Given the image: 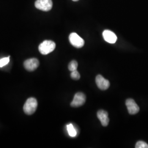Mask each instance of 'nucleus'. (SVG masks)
<instances>
[{"instance_id":"nucleus-1","label":"nucleus","mask_w":148,"mask_h":148,"mask_svg":"<svg viewBox=\"0 0 148 148\" xmlns=\"http://www.w3.org/2000/svg\"><path fill=\"white\" fill-rule=\"evenodd\" d=\"M56 48V43L51 40H45L38 46L40 52L43 55H47L51 53Z\"/></svg>"},{"instance_id":"nucleus-2","label":"nucleus","mask_w":148,"mask_h":148,"mask_svg":"<svg viewBox=\"0 0 148 148\" xmlns=\"http://www.w3.org/2000/svg\"><path fill=\"white\" fill-rule=\"evenodd\" d=\"M37 107V101L36 99L34 98H29L26 101L23 107V110L26 114L30 115L36 111Z\"/></svg>"},{"instance_id":"nucleus-3","label":"nucleus","mask_w":148,"mask_h":148,"mask_svg":"<svg viewBox=\"0 0 148 148\" xmlns=\"http://www.w3.org/2000/svg\"><path fill=\"white\" fill-rule=\"evenodd\" d=\"M35 5L38 10L47 12L52 9L53 2L52 0H37Z\"/></svg>"},{"instance_id":"nucleus-4","label":"nucleus","mask_w":148,"mask_h":148,"mask_svg":"<svg viewBox=\"0 0 148 148\" xmlns=\"http://www.w3.org/2000/svg\"><path fill=\"white\" fill-rule=\"evenodd\" d=\"M69 41L73 46L77 48L82 47L85 44L84 39L75 32H73L69 35Z\"/></svg>"},{"instance_id":"nucleus-5","label":"nucleus","mask_w":148,"mask_h":148,"mask_svg":"<svg viewBox=\"0 0 148 148\" xmlns=\"http://www.w3.org/2000/svg\"><path fill=\"white\" fill-rule=\"evenodd\" d=\"M86 96L82 92H78L74 95V99L70 105L72 107H79L83 106L86 101Z\"/></svg>"},{"instance_id":"nucleus-6","label":"nucleus","mask_w":148,"mask_h":148,"mask_svg":"<svg viewBox=\"0 0 148 148\" xmlns=\"http://www.w3.org/2000/svg\"><path fill=\"white\" fill-rule=\"evenodd\" d=\"M40 63L36 58L29 59L26 60L24 63L25 69L29 71H33L38 67Z\"/></svg>"},{"instance_id":"nucleus-7","label":"nucleus","mask_w":148,"mask_h":148,"mask_svg":"<svg viewBox=\"0 0 148 148\" xmlns=\"http://www.w3.org/2000/svg\"><path fill=\"white\" fill-rule=\"evenodd\" d=\"M126 106L130 114L135 115L139 111V108L133 99H127L126 101Z\"/></svg>"},{"instance_id":"nucleus-8","label":"nucleus","mask_w":148,"mask_h":148,"mask_svg":"<svg viewBox=\"0 0 148 148\" xmlns=\"http://www.w3.org/2000/svg\"><path fill=\"white\" fill-rule=\"evenodd\" d=\"M95 82L98 88L101 90H107L110 86L109 81L101 75L97 76L95 78Z\"/></svg>"},{"instance_id":"nucleus-9","label":"nucleus","mask_w":148,"mask_h":148,"mask_svg":"<svg viewBox=\"0 0 148 148\" xmlns=\"http://www.w3.org/2000/svg\"><path fill=\"white\" fill-rule=\"evenodd\" d=\"M103 36L105 41L107 42L112 44L116 42V35L110 30H104L103 32Z\"/></svg>"},{"instance_id":"nucleus-10","label":"nucleus","mask_w":148,"mask_h":148,"mask_svg":"<svg viewBox=\"0 0 148 148\" xmlns=\"http://www.w3.org/2000/svg\"><path fill=\"white\" fill-rule=\"evenodd\" d=\"M97 117L100 120L102 126L106 127L108 125L109 122V119L108 117V113L103 110H99L97 112Z\"/></svg>"},{"instance_id":"nucleus-11","label":"nucleus","mask_w":148,"mask_h":148,"mask_svg":"<svg viewBox=\"0 0 148 148\" xmlns=\"http://www.w3.org/2000/svg\"><path fill=\"white\" fill-rule=\"evenodd\" d=\"M66 127H67V130H68L69 136L71 137H75L77 133L76 128L73 126V125L71 123H70L66 126Z\"/></svg>"},{"instance_id":"nucleus-12","label":"nucleus","mask_w":148,"mask_h":148,"mask_svg":"<svg viewBox=\"0 0 148 148\" xmlns=\"http://www.w3.org/2000/svg\"><path fill=\"white\" fill-rule=\"evenodd\" d=\"M78 67V63L76 60L71 61L68 65V69L70 71L76 70Z\"/></svg>"},{"instance_id":"nucleus-13","label":"nucleus","mask_w":148,"mask_h":148,"mask_svg":"<svg viewBox=\"0 0 148 148\" xmlns=\"http://www.w3.org/2000/svg\"><path fill=\"white\" fill-rule=\"evenodd\" d=\"M136 148H148V144L143 141H138L136 144Z\"/></svg>"},{"instance_id":"nucleus-14","label":"nucleus","mask_w":148,"mask_h":148,"mask_svg":"<svg viewBox=\"0 0 148 148\" xmlns=\"http://www.w3.org/2000/svg\"><path fill=\"white\" fill-rule=\"evenodd\" d=\"M70 76H71V77L75 80H78L80 79V75L79 73V72L77 71V70L71 71Z\"/></svg>"},{"instance_id":"nucleus-15","label":"nucleus","mask_w":148,"mask_h":148,"mask_svg":"<svg viewBox=\"0 0 148 148\" xmlns=\"http://www.w3.org/2000/svg\"><path fill=\"white\" fill-rule=\"evenodd\" d=\"M9 62H10V57L0 59V67L2 68L5 66V65H7L9 63Z\"/></svg>"},{"instance_id":"nucleus-16","label":"nucleus","mask_w":148,"mask_h":148,"mask_svg":"<svg viewBox=\"0 0 148 148\" xmlns=\"http://www.w3.org/2000/svg\"><path fill=\"white\" fill-rule=\"evenodd\" d=\"M73 1H79V0H73Z\"/></svg>"}]
</instances>
